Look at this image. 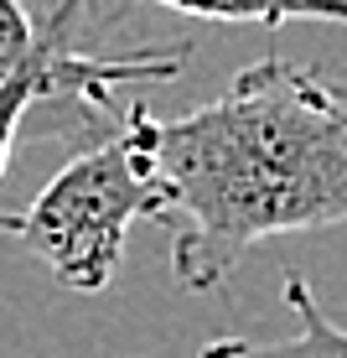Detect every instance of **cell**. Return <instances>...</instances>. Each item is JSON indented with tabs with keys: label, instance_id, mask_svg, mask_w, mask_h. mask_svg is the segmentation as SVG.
<instances>
[{
	"label": "cell",
	"instance_id": "obj_1",
	"mask_svg": "<svg viewBox=\"0 0 347 358\" xmlns=\"http://www.w3.org/2000/svg\"><path fill=\"white\" fill-rule=\"evenodd\" d=\"M145 145L182 291H218L275 234L347 224V89L306 63L259 57L213 104L151 115Z\"/></svg>",
	"mask_w": 347,
	"mask_h": 358
},
{
	"label": "cell",
	"instance_id": "obj_2",
	"mask_svg": "<svg viewBox=\"0 0 347 358\" xmlns=\"http://www.w3.org/2000/svg\"><path fill=\"white\" fill-rule=\"evenodd\" d=\"M151 104H130L104 145L73 151V162L21 213H0V234L21 244L68 291H104L125 260L135 218H156V166L145 145Z\"/></svg>",
	"mask_w": 347,
	"mask_h": 358
},
{
	"label": "cell",
	"instance_id": "obj_5",
	"mask_svg": "<svg viewBox=\"0 0 347 358\" xmlns=\"http://www.w3.org/2000/svg\"><path fill=\"white\" fill-rule=\"evenodd\" d=\"M192 21L218 27H285V21H332L347 27V0H156Z\"/></svg>",
	"mask_w": 347,
	"mask_h": 358
},
{
	"label": "cell",
	"instance_id": "obj_6",
	"mask_svg": "<svg viewBox=\"0 0 347 358\" xmlns=\"http://www.w3.org/2000/svg\"><path fill=\"white\" fill-rule=\"evenodd\" d=\"M31 42H36L31 10L21 6V0H0V83H6L21 63H27Z\"/></svg>",
	"mask_w": 347,
	"mask_h": 358
},
{
	"label": "cell",
	"instance_id": "obj_4",
	"mask_svg": "<svg viewBox=\"0 0 347 358\" xmlns=\"http://www.w3.org/2000/svg\"><path fill=\"white\" fill-rule=\"evenodd\" d=\"M285 306L295 317L290 338H213L202 343L197 358H347V327H337L327 312L316 306V291L301 275H285Z\"/></svg>",
	"mask_w": 347,
	"mask_h": 358
},
{
	"label": "cell",
	"instance_id": "obj_3",
	"mask_svg": "<svg viewBox=\"0 0 347 358\" xmlns=\"http://www.w3.org/2000/svg\"><path fill=\"white\" fill-rule=\"evenodd\" d=\"M89 10L94 0H57L36 21V42L27 63L0 83V177H6V162L16 151V135L31 109H52L57 135L89 141L115 120V104H109L115 83H166L192 57L187 42L145 47V52H125V57H98L83 47V16Z\"/></svg>",
	"mask_w": 347,
	"mask_h": 358
}]
</instances>
